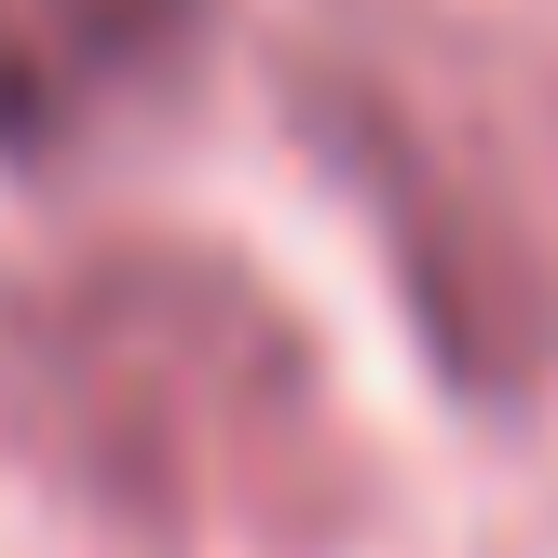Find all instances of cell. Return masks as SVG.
Here are the masks:
<instances>
[{"label": "cell", "mask_w": 558, "mask_h": 558, "mask_svg": "<svg viewBox=\"0 0 558 558\" xmlns=\"http://www.w3.org/2000/svg\"><path fill=\"white\" fill-rule=\"evenodd\" d=\"M0 436L136 545L341 518L314 327L191 232H109L0 300Z\"/></svg>", "instance_id": "6da1fadb"}, {"label": "cell", "mask_w": 558, "mask_h": 558, "mask_svg": "<svg viewBox=\"0 0 558 558\" xmlns=\"http://www.w3.org/2000/svg\"><path fill=\"white\" fill-rule=\"evenodd\" d=\"M287 96H300L314 163L368 205L381 259H396V300H409V327H423V354H436V381L477 396V409L545 396V368H558V259H545L532 205H518L423 96H396V82L354 69V54H314Z\"/></svg>", "instance_id": "7a4b0ae2"}, {"label": "cell", "mask_w": 558, "mask_h": 558, "mask_svg": "<svg viewBox=\"0 0 558 558\" xmlns=\"http://www.w3.org/2000/svg\"><path fill=\"white\" fill-rule=\"evenodd\" d=\"M218 0H0V163H54L96 123L178 96Z\"/></svg>", "instance_id": "3957f363"}]
</instances>
